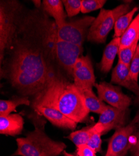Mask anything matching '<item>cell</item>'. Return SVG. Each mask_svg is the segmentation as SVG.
Wrapping results in <instances>:
<instances>
[{"label": "cell", "instance_id": "obj_12", "mask_svg": "<svg viewBox=\"0 0 139 156\" xmlns=\"http://www.w3.org/2000/svg\"><path fill=\"white\" fill-rule=\"evenodd\" d=\"M33 108L36 112L44 116L56 127L71 130H74L77 127V122L69 119L64 114L53 107L38 105L34 106Z\"/></svg>", "mask_w": 139, "mask_h": 156}, {"label": "cell", "instance_id": "obj_18", "mask_svg": "<svg viewBox=\"0 0 139 156\" xmlns=\"http://www.w3.org/2000/svg\"><path fill=\"white\" fill-rule=\"evenodd\" d=\"M139 41V12L132 21L129 28L120 37V48L129 47Z\"/></svg>", "mask_w": 139, "mask_h": 156}, {"label": "cell", "instance_id": "obj_15", "mask_svg": "<svg viewBox=\"0 0 139 156\" xmlns=\"http://www.w3.org/2000/svg\"><path fill=\"white\" fill-rule=\"evenodd\" d=\"M120 37H115L107 45L103 53V58L99 64L101 72L107 73L113 66V61L118 55L120 48Z\"/></svg>", "mask_w": 139, "mask_h": 156}, {"label": "cell", "instance_id": "obj_31", "mask_svg": "<svg viewBox=\"0 0 139 156\" xmlns=\"http://www.w3.org/2000/svg\"><path fill=\"white\" fill-rule=\"evenodd\" d=\"M135 118L139 121V109L138 110V111H137V114L135 116Z\"/></svg>", "mask_w": 139, "mask_h": 156}, {"label": "cell", "instance_id": "obj_22", "mask_svg": "<svg viewBox=\"0 0 139 156\" xmlns=\"http://www.w3.org/2000/svg\"><path fill=\"white\" fill-rule=\"evenodd\" d=\"M95 127L96 131L92 135L87 144L93 150H94L96 152H99L101 151V145H102L101 136L104 134V128L102 124L98 122L95 124Z\"/></svg>", "mask_w": 139, "mask_h": 156}, {"label": "cell", "instance_id": "obj_1", "mask_svg": "<svg viewBox=\"0 0 139 156\" xmlns=\"http://www.w3.org/2000/svg\"><path fill=\"white\" fill-rule=\"evenodd\" d=\"M10 58L2 69V77L24 96H36L46 87L50 68L40 48L29 41L16 38Z\"/></svg>", "mask_w": 139, "mask_h": 156}, {"label": "cell", "instance_id": "obj_17", "mask_svg": "<svg viewBox=\"0 0 139 156\" xmlns=\"http://www.w3.org/2000/svg\"><path fill=\"white\" fill-rule=\"evenodd\" d=\"M80 93L82 96L85 105L90 112L100 114L107 107L106 104L100 100L94 93L92 89H79Z\"/></svg>", "mask_w": 139, "mask_h": 156}, {"label": "cell", "instance_id": "obj_20", "mask_svg": "<svg viewBox=\"0 0 139 156\" xmlns=\"http://www.w3.org/2000/svg\"><path fill=\"white\" fill-rule=\"evenodd\" d=\"M96 131L95 124L87 126L77 131L71 133L66 138L71 140L76 147L87 144Z\"/></svg>", "mask_w": 139, "mask_h": 156}, {"label": "cell", "instance_id": "obj_25", "mask_svg": "<svg viewBox=\"0 0 139 156\" xmlns=\"http://www.w3.org/2000/svg\"><path fill=\"white\" fill-rule=\"evenodd\" d=\"M106 2V0H82L81 12L84 14L102 9Z\"/></svg>", "mask_w": 139, "mask_h": 156}, {"label": "cell", "instance_id": "obj_16", "mask_svg": "<svg viewBox=\"0 0 139 156\" xmlns=\"http://www.w3.org/2000/svg\"><path fill=\"white\" fill-rule=\"evenodd\" d=\"M43 9L52 16L56 22L57 28H60L67 21V14L63 8V3L61 0H44L42 2Z\"/></svg>", "mask_w": 139, "mask_h": 156}, {"label": "cell", "instance_id": "obj_6", "mask_svg": "<svg viewBox=\"0 0 139 156\" xmlns=\"http://www.w3.org/2000/svg\"><path fill=\"white\" fill-rule=\"evenodd\" d=\"M95 19L92 16H84L73 21L66 22L60 28H57L56 37L58 40L82 46Z\"/></svg>", "mask_w": 139, "mask_h": 156}, {"label": "cell", "instance_id": "obj_5", "mask_svg": "<svg viewBox=\"0 0 139 156\" xmlns=\"http://www.w3.org/2000/svg\"><path fill=\"white\" fill-rule=\"evenodd\" d=\"M130 11V5L124 3L113 9L102 8L96 18L87 34V40L90 42L99 44L105 43L110 31L114 28L117 20Z\"/></svg>", "mask_w": 139, "mask_h": 156}, {"label": "cell", "instance_id": "obj_11", "mask_svg": "<svg viewBox=\"0 0 139 156\" xmlns=\"http://www.w3.org/2000/svg\"><path fill=\"white\" fill-rule=\"evenodd\" d=\"M129 110H121L111 106L100 114L98 122L102 124L104 133L106 134L112 129H117L125 126L129 118Z\"/></svg>", "mask_w": 139, "mask_h": 156}, {"label": "cell", "instance_id": "obj_28", "mask_svg": "<svg viewBox=\"0 0 139 156\" xmlns=\"http://www.w3.org/2000/svg\"><path fill=\"white\" fill-rule=\"evenodd\" d=\"M130 152L132 156H139V133L138 134V137L136 142L132 145Z\"/></svg>", "mask_w": 139, "mask_h": 156}, {"label": "cell", "instance_id": "obj_4", "mask_svg": "<svg viewBox=\"0 0 139 156\" xmlns=\"http://www.w3.org/2000/svg\"><path fill=\"white\" fill-rule=\"evenodd\" d=\"M20 6L17 2H1L0 6V58L1 64L6 51L15 40Z\"/></svg>", "mask_w": 139, "mask_h": 156}, {"label": "cell", "instance_id": "obj_26", "mask_svg": "<svg viewBox=\"0 0 139 156\" xmlns=\"http://www.w3.org/2000/svg\"><path fill=\"white\" fill-rule=\"evenodd\" d=\"M130 74L132 79L138 83L139 74V43L130 65Z\"/></svg>", "mask_w": 139, "mask_h": 156}, {"label": "cell", "instance_id": "obj_13", "mask_svg": "<svg viewBox=\"0 0 139 156\" xmlns=\"http://www.w3.org/2000/svg\"><path fill=\"white\" fill-rule=\"evenodd\" d=\"M110 81L112 84H116L127 88L136 96V98H139V85L131 77L129 66L118 61L112 71Z\"/></svg>", "mask_w": 139, "mask_h": 156}, {"label": "cell", "instance_id": "obj_9", "mask_svg": "<svg viewBox=\"0 0 139 156\" xmlns=\"http://www.w3.org/2000/svg\"><path fill=\"white\" fill-rule=\"evenodd\" d=\"M99 98L112 106L121 110L128 109L132 103L131 98L123 94L121 88L113 86L112 83L102 82L96 84Z\"/></svg>", "mask_w": 139, "mask_h": 156}, {"label": "cell", "instance_id": "obj_32", "mask_svg": "<svg viewBox=\"0 0 139 156\" xmlns=\"http://www.w3.org/2000/svg\"><path fill=\"white\" fill-rule=\"evenodd\" d=\"M135 102L136 104H137V105H139V98H136V99H135Z\"/></svg>", "mask_w": 139, "mask_h": 156}, {"label": "cell", "instance_id": "obj_14", "mask_svg": "<svg viewBox=\"0 0 139 156\" xmlns=\"http://www.w3.org/2000/svg\"><path fill=\"white\" fill-rule=\"evenodd\" d=\"M24 123L23 117L19 114L0 116V133L11 136L21 134Z\"/></svg>", "mask_w": 139, "mask_h": 156}, {"label": "cell", "instance_id": "obj_8", "mask_svg": "<svg viewBox=\"0 0 139 156\" xmlns=\"http://www.w3.org/2000/svg\"><path fill=\"white\" fill-rule=\"evenodd\" d=\"M53 49L59 66L69 75L73 76L74 66L78 59L81 57L82 46L58 40L56 37Z\"/></svg>", "mask_w": 139, "mask_h": 156}, {"label": "cell", "instance_id": "obj_29", "mask_svg": "<svg viewBox=\"0 0 139 156\" xmlns=\"http://www.w3.org/2000/svg\"><path fill=\"white\" fill-rule=\"evenodd\" d=\"M33 3L37 8H40L42 7V2L40 0H34V1H33Z\"/></svg>", "mask_w": 139, "mask_h": 156}, {"label": "cell", "instance_id": "obj_2", "mask_svg": "<svg viewBox=\"0 0 139 156\" xmlns=\"http://www.w3.org/2000/svg\"><path fill=\"white\" fill-rule=\"evenodd\" d=\"M32 105L53 107L77 123L85 122L90 112L78 88L56 74L52 68L46 87L34 96Z\"/></svg>", "mask_w": 139, "mask_h": 156}, {"label": "cell", "instance_id": "obj_23", "mask_svg": "<svg viewBox=\"0 0 139 156\" xmlns=\"http://www.w3.org/2000/svg\"><path fill=\"white\" fill-rule=\"evenodd\" d=\"M138 43H135L130 46L119 49L118 56L119 61L130 67V63L134 58Z\"/></svg>", "mask_w": 139, "mask_h": 156}, {"label": "cell", "instance_id": "obj_27", "mask_svg": "<svg viewBox=\"0 0 139 156\" xmlns=\"http://www.w3.org/2000/svg\"><path fill=\"white\" fill-rule=\"evenodd\" d=\"M78 156H96V152L87 144L77 147Z\"/></svg>", "mask_w": 139, "mask_h": 156}, {"label": "cell", "instance_id": "obj_10", "mask_svg": "<svg viewBox=\"0 0 139 156\" xmlns=\"http://www.w3.org/2000/svg\"><path fill=\"white\" fill-rule=\"evenodd\" d=\"M74 84L79 89H92L95 86L96 77L90 58L80 57L73 69Z\"/></svg>", "mask_w": 139, "mask_h": 156}, {"label": "cell", "instance_id": "obj_7", "mask_svg": "<svg viewBox=\"0 0 139 156\" xmlns=\"http://www.w3.org/2000/svg\"><path fill=\"white\" fill-rule=\"evenodd\" d=\"M138 126L139 124L133 119L127 126L116 129L109 140L105 156H125L133 145L130 139Z\"/></svg>", "mask_w": 139, "mask_h": 156}, {"label": "cell", "instance_id": "obj_30", "mask_svg": "<svg viewBox=\"0 0 139 156\" xmlns=\"http://www.w3.org/2000/svg\"><path fill=\"white\" fill-rule=\"evenodd\" d=\"M63 154H64V156H75V155H72V154H69V153L66 152L65 151H64V152H63Z\"/></svg>", "mask_w": 139, "mask_h": 156}, {"label": "cell", "instance_id": "obj_21", "mask_svg": "<svg viewBox=\"0 0 139 156\" xmlns=\"http://www.w3.org/2000/svg\"><path fill=\"white\" fill-rule=\"evenodd\" d=\"M138 9V7L134 8L127 14L120 16L117 20L114 27V34L113 36V38L120 37L122 36L131 24L133 21L134 16Z\"/></svg>", "mask_w": 139, "mask_h": 156}, {"label": "cell", "instance_id": "obj_19", "mask_svg": "<svg viewBox=\"0 0 139 156\" xmlns=\"http://www.w3.org/2000/svg\"><path fill=\"white\" fill-rule=\"evenodd\" d=\"M20 105H30V101L26 96L15 97L9 100L0 101V116H5L13 111Z\"/></svg>", "mask_w": 139, "mask_h": 156}, {"label": "cell", "instance_id": "obj_24", "mask_svg": "<svg viewBox=\"0 0 139 156\" xmlns=\"http://www.w3.org/2000/svg\"><path fill=\"white\" fill-rule=\"evenodd\" d=\"M66 14L69 17H73L81 12L82 0H63Z\"/></svg>", "mask_w": 139, "mask_h": 156}, {"label": "cell", "instance_id": "obj_3", "mask_svg": "<svg viewBox=\"0 0 139 156\" xmlns=\"http://www.w3.org/2000/svg\"><path fill=\"white\" fill-rule=\"evenodd\" d=\"M34 125L26 137L16 139L18 148L12 156H58L63 153L67 147L65 143L50 139L44 132L43 123Z\"/></svg>", "mask_w": 139, "mask_h": 156}]
</instances>
